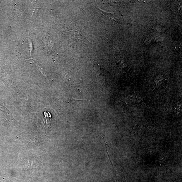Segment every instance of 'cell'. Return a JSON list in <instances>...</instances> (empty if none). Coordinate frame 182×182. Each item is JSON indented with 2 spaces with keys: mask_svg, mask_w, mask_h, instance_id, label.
Returning <instances> with one entry per match:
<instances>
[{
  "mask_svg": "<svg viewBox=\"0 0 182 182\" xmlns=\"http://www.w3.org/2000/svg\"><path fill=\"white\" fill-rule=\"evenodd\" d=\"M51 115L49 112H44V126L46 129H48L50 125Z\"/></svg>",
  "mask_w": 182,
  "mask_h": 182,
  "instance_id": "cell-1",
  "label": "cell"
}]
</instances>
